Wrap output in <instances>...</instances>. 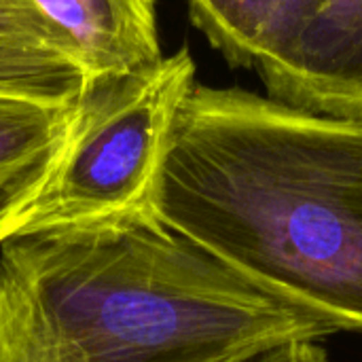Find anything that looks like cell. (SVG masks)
Here are the masks:
<instances>
[{
    "label": "cell",
    "instance_id": "cell-1",
    "mask_svg": "<svg viewBox=\"0 0 362 362\" xmlns=\"http://www.w3.org/2000/svg\"><path fill=\"white\" fill-rule=\"evenodd\" d=\"M157 218L267 295L362 333V121L195 83Z\"/></svg>",
    "mask_w": 362,
    "mask_h": 362
},
{
    "label": "cell",
    "instance_id": "cell-2",
    "mask_svg": "<svg viewBox=\"0 0 362 362\" xmlns=\"http://www.w3.org/2000/svg\"><path fill=\"white\" fill-rule=\"evenodd\" d=\"M333 333L168 229L0 244V362H248Z\"/></svg>",
    "mask_w": 362,
    "mask_h": 362
},
{
    "label": "cell",
    "instance_id": "cell-3",
    "mask_svg": "<svg viewBox=\"0 0 362 362\" xmlns=\"http://www.w3.org/2000/svg\"><path fill=\"white\" fill-rule=\"evenodd\" d=\"M195 83L187 47L140 72L89 78L59 144L0 208V244L163 229L157 218L159 174L174 119Z\"/></svg>",
    "mask_w": 362,
    "mask_h": 362
},
{
    "label": "cell",
    "instance_id": "cell-4",
    "mask_svg": "<svg viewBox=\"0 0 362 362\" xmlns=\"http://www.w3.org/2000/svg\"><path fill=\"white\" fill-rule=\"evenodd\" d=\"M257 72L269 98L362 121V0H327L299 40Z\"/></svg>",
    "mask_w": 362,
    "mask_h": 362
},
{
    "label": "cell",
    "instance_id": "cell-5",
    "mask_svg": "<svg viewBox=\"0 0 362 362\" xmlns=\"http://www.w3.org/2000/svg\"><path fill=\"white\" fill-rule=\"evenodd\" d=\"M72 45L89 78L132 74L163 59L155 0H32Z\"/></svg>",
    "mask_w": 362,
    "mask_h": 362
},
{
    "label": "cell",
    "instance_id": "cell-6",
    "mask_svg": "<svg viewBox=\"0 0 362 362\" xmlns=\"http://www.w3.org/2000/svg\"><path fill=\"white\" fill-rule=\"evenodd\" d=\"M327 0H189L191 21L233 66L252 68L282 57Z\"/></svg>",
    "mask_w": 362,
    "mask_h": 362
},
{
    "label": "cell",
    "instance_id": "cell-7",
    "mask_svg": "<svg viewBox=\"0 0 362 362\" xmlns=\"http://www.w3.org/2000/svg\"><path fill=\"white\" fill-rule=\"evenodd\" d=\"M74 106L0 95V182L25 176L59 144Z\"/></svg>",
    "mask_w": 362,
    "mask_h": 362
},
{
    "label": "cell",
    "instance_id": "cell-8",
    "mask_svg": "<svg viewBox=\"0 0 362 362\" xmlns=\"http://www.w3.org/2000/svg\"><path fill=\"white\" fill-rule=\"evenodd\" d=\"M85 85V70L66 57L0 45V95L76 104Z\"/></svg>",
    "mask_w": 362,
    "mask_h": 362
},
{
    "label": "cell",
    "instance_id": "cell-9",
    "mask_svg": "<svg viewBox=\"0 0 362 362\" xmlns=\"http://www.w3.org/2000/svg\"><path fill=\"white\" fill-rule=\"evenodd\" d=\"M0 45L51 53L78 64L72 45L32 0H0Z\"/></svg>",
    "mask_w": 362,
    "mask_h": 362
},
{
    "label": "cell",
    "instance_id": "cell-10",
    "mask_svg": "<svg viewBox=\"0 0 362 362\" xmlns=\"http://www.w3.org/2000/svg\"><path fill=\"white\" fill-rule=\"evenodd\" d=\"M248 362H329V354L318 341H288Z\"/></svg>",
    "mask_w": 362,
    "mask_h": 362
},
{
    "label": "cell",
    "instance_id": "cell-11",
    "mask_svg": "<svg viewBox=\"0 0 362 362\" xmlns=\"http://www.w3.org/2000/svg\"><path fill=\"white\" fill-rule=\"evenodd\" d=\"M30 172H32V170H30ZM30 172H28V174H30ZM21 178H23V176H21ZM21 178H15V180H8V182H0V208L4 206V202L8 199V195L13 193V189H15V185H17V182L21 180Z\"/></svg>",
    "mask_w": 362,
    "mask_h": 362
}]
</instances>
